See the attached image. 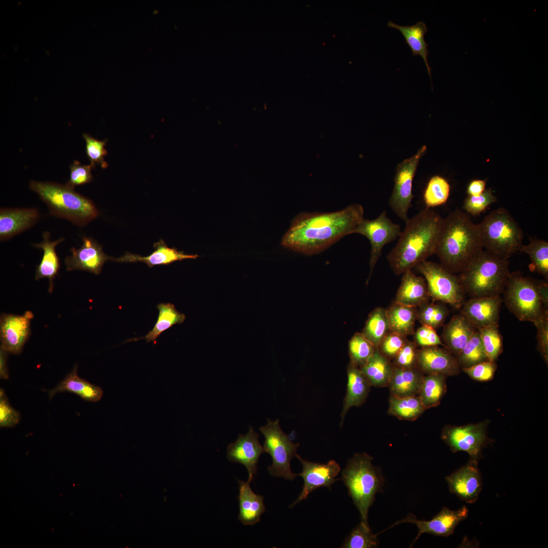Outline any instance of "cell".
<instances>
[{
	"mask_svg": "<svg viewBox=\"0 0 548 548\" xmlns=\"http://www.w3.org/2000/svg\"><path fill=\"white\" fill-rule=\"evenodd\" d=\"M251 481L239 480L238 496V520L244 525H254L260 521L265 511L264 496L254 492L250 487Z\"/></svg>",
	"mask_w": 548,
	"mask_h": 548,
	"instance_id": "obj_26",
	"label": "cell"
},
{
	"mask_svg": "<svg viewBox=\"0 0 548 548\" xmlns=\"http://www.w3.org/2000/svg\"><path fill=\"white\" fill-rule=\"evenodd\" d=\"M496 366L494 362L487 360L470 367L462 368V369L472 379L487 381L493 377Z\"/></svg>",
	"mask_w": 548,
	"mask_h": 548,
	"instance_id": "obj_52",
	"label": "cell"
},
{
	"mask_svg": "<svg viewBox=\"0 0 548 548\" xmlns=\"http://www.w3.org/2000/svg\"><path fill=\"white\" fill-rule=\"evenodd\" d=\"M157 307L159 315L157 321L153 329L145 336L135 338L129 340H138L145 339L147 342L152 341L156 344V339L164 331L176 324L183 323L185 319V315L178 312L175 305L170 303H160Z\"/></svg>",
	"mask_w": 548,
	"mask_h": 548,
	"instance_id": "obj_34",
	"label": "cell"
},
{
	"mask_svg": "<svg viewBox=\"0 0 548 548\" xmlns=\"http://www.w3.org/2000/svg\"><path fill=\"white\" fill-rule=\"evenodd\" d=\"M488 360L494 362L502 350V337L498 324L477 329Z\"/></svg>",
	"mask_w": 548,
	"mask_h": 548,
	"instance_id": "obj_44",
	"label": "cell"
},
{
	"mask_svg": "<svg viewBox=\"0 0 548 548\" xmlns=\"http://www.w3.org/2000/svg\"><path fill=\"white\" fill-rule=\"evenodd\" d=\"M486 182L482 180H475L469 184L467 192L469 196H476L485 190Z\"/></svg>",
	"mask_w": 548,
	"mask_h": 548,
	"instance_id": "obj_54",
	"label": "cell"
},
{
	"mask_svg": "<svg viewBox=\"0 0 548 548\" xmlns=\"http://www.w3.org/2000/svg\"><path fill=\"white\" fill-rule=\"evenodd\" d=\"M476 330L462 314H456L444 326L441 340L447 350L456 357Z\"/></svg>",
	"mask_w": 548,
	"mask_h": 548,
	"instance_id": "obj_24",
	"label": "cell"
},
{
	"mask_svg": "<svg viewBox=\"0 0 548 548\" xmlns=\"http://www.w3.org/2000/svg\"><path fill=\"white\" fill-rule=\"evenodd\" d=\"M425 410L418 395L403 397L390 396L388 414L400 420L415 421Z\"/></svg>",
	"mask_w": 548,
	"mask_h": 548,
	"instance_id": "obj_35",
	"label": "cell"
},
{
	"mask_svg": "<svg viewBox=\"0 0 548 548\" xmlns=\"http://www.w3.org/2000/svg\"><path fill=\"white\" fill-rule=\"evenodd\" d=\"M503 292L506 306L520 321L534 323L548 312L542 301L539 283L519 272L510 273Z\"/></svg>",
	"mask_w": 548,
	"mask_h": 548,
	"instance_id": "obj_8",
	"label": "cell"
},
{
	"mask_svg": "<svg viewBox=\"0 0 548 548\" xmlns=\"http://www.w3.org/2000/svg\"><path fill=\"white\" fill-rule=\"evenodd\" d=\"M418 307L394 301L386 309L390 331L404 336L414 334Z\"/></svg>",
	"mask_w": 548,
	"mask_h": 548,
	"instance_id": "obj_32",
	"label": "cell"
},
{
	"mask_svg": "<svg viewBox=\"0 0 548 548\" xmlns=\"http://www.w3.org/2000/svg\"><path fill=\"white\" fill-rule=\"evenodd\" d=\"M388 26L398 30L402 33L406 44L412 51L413 56H421L431 77V70L427 59L429 53L427 49L428 45L424 39L425 34L427 31L426 24L423 21H419L413 25L402 26L392 21H389Z\"/></svg>",
	"mask_w": 548,
	"mask_h": 548,
	"instance_id": "obj_33",
	"label": "cell"
},
{
	"mask_svg": "<svg viewBox=\"0 0 548 548\" xmlns=\"http://www.w3.org/2000/svg\"><path fill=\"white\" fill-rule=\"evenodd\" d=\"M50 236L49 232L45 231L43 234V241L39 244H32V246L43 251L42 258L36 268L35 279L39 280L44 278H48L49 280L48 291L51 293L53 288V280L60 268L59 259L55 248L64 238L62 237L52 242L50 239Z\"/></svg>",
	"mask_w": 548,
	"mask_h": 548,
	"instance_id": "obj_29",
	"label": "cell"
},
{
	"mask_svg": "<svg viewBox=\"0 0 548 548\" xmlns=\"http://www.w3.org/2000/svg\"><path fill=\"white\" fill-rule=\"evenodd\" d=\"M259 435L250 426L246 434H240L236 440L230 443L227 449V458L233 463L245 466L248 480L252 481L257 474V466L261 454L264 452L259 441Z\"/></svg>",
	"mask_w": 548,
	"mask_h": 548,
	"instance_id": "obj_18",
	"label": "cell"
},
{
	"mask_svg": "<svg viewBox=\"0 0 548 548\" xmlns=\"http://www.w3.org/2000/svg\"><path fill=\"white\" fill-rule=\"evenodd\" d=\"M296 457L302 466V470L298 476L303 478L304 484L301 492L290 505L291 507L305 500L311 492L318 488L326 487L330 489L332 485L339 480L336 477L340 471L339 464L333 460L322 464L304 460L298 455Z\"/></svg>",
	"mask_w": 548,
	"mask_h": 548,
	"instance_id": "obj_15",
	"label": "cell"
},
{
	"mask_svg": "<svg viewBox=\"0 0 548 548\" xmlns=\"http://www.w3.org/2000/svg\"><path fill=\"white\" fill-rule=\"evenodd\" d=\"M441 438L453 452H465L469 460L476 462L487 440L485 426L481 424L447 426L442 431Z\"/></svg>",
	"mask_w": 548,
	"mask_h": 548,
	"instance_id": "obj_13",
	"label": "cell"
},
{
	"mask_svg": "<svg viewBox=\"0 0 548 548\" xmlns=\"http://www.w3.org/2000/svg\"><path fill=\"white\" fill-rule=\"evenodd\" d=\"M520 251L530 257L534 270L548 279V243L539 239L531 238L529 243L522 245Z\"/></svg>",
	"mask_w": 548,
	"mask_h": 548,
	"instance_id": "obj_38",
	"label": "cell"
},
{
	"mask_svg": "<svg viewBox=\"0 0 548 548\" xmlns=\"http://www.w3.org/2000/svg\"><path fill=\"white\" fill-rule=\"evenodd\" d=\"M39 217L36 209L1 208V241L7 240L31 227Z\"/></svg>",
	"mask_w": 548,
	"mask_h": 548,
	"instance_id": "obj_22",
	"label": "cell"
},
{
	"mask_svg": "<svg viewBox=\"0 0 548 548\" xmlns=\"http://www.w3.org/2000/svg\"><path fill=\"white\" fill-rule=\"evenodd\" d=\"M539 290L541 297L544 307L548 306V286L546 283H539Z\"/></svg>",
	"mask_w": 548,
	"mask_h": 548,
	"instance_id": "obj_56",
	"label": "cell"
},
{
	"mask_svg": "<svg viewBox=\"0 0 548 548\" xmlns=\"http://www.w3.org/2000/svg\"><path fill=\"white\" fill-rule=\"evenodd\" d=\"M259 430L265 438L263 446L264 452L269 454L272 460L271 465L267 467L269 473L272 476L293 481L298 474L291 470L290 463L297 455L299 443L293 442L284 433L279 419L270 421L267 419V423Z\"/></svg>",
	"mask_w": 548,
	"mask_h": 548,
	"instance_id": "obj_9",
	"label": "cell"
},
{
	"mask_svg": "<svg viewBox=\"0 0 548 548\" xmlns=\"http://www.w3.org/2000/svg\"><path fill=\"white\" fill-rule=\"evenodd\" d=\"M70 168V179L66 184L68 186L74 188L76 186L87 184L92 181L93 177L91 170L93 168L90 164L82 165L79 161L74 160Z\"/></svg>",
	"mask_w": 548,
	"mask_h": 548,
	"instance_id": "obj_50",
	"label": "cell"
},
{
	"mask_svg": "<svg viewBox=\"0 0 548 548\" xmlns=\"http://www.w3.org/2000/svg\"><path fill=\"white\" fill-rule=\"evenodd\" d=\"M406 337L390 331L380 343L378 349L387 358L393 359L403 347Z\"/></svg>",
	"mask_w": 548,
	"mask_h": 548,
	"instance_id": "obj_48",
	"label": "cell"
},
{
	"mask_svg": "<svg viewBox=\"0 0 548 548\" xmlns=\"http://www.w3.org/2000/svg\"><path fill=\"white\" fill-rule=\"evenodd\" d=\"M477 225L483 248L487 251L505 259L520 251L523 231L505 208L493 210Z\"/></svg>",
	"mask_w": 548,
	"mask_h": 548,
	"instance_id": "obj_7",
	"label": "cell"
},
{
	"mask_svg": "<svg viewBox=\"0 0 548 548\" xmlns=\"http://www.w3.org/2000/svg\"><path fill=\"white\" fill-rule=\"evenodd\" d=\"M418 350L416 344L407 339L394 358L393 366L400 368H418Z\"/></svg>",
	"mask_w": 548,
	"mask_h": 548,
	"instance_id": "obj_47",
	"label": "cell"
},
{
	"mask_svg": "<svg viewBox=\"0 0 548 548\" xmlns=\"http://www.w3.org/2000/svg\"><path fill=\"white\" fill-rule=\"evenodd\" d=\"M376 349L362 333H356L349 341L350 362L360 368L367 362Z\"/></svg>",
	"mask_w": 548,
	"mask_h": 548,
	"instance_id": "obj_42",
	"label": "cell"
},
{
	"mask_svg": "<svg viewBox=\"0 0 548 548\" xmlns=\"http://www.w3.org/2000/svg\"><path fill=\"white\" fill-rule=\"evenodd\" d=\"M508 259L483 250L458 276L471 298L499 295L510 275Z\"/></svg>",
	"mask_w": 548,
	"mask_h": 548,
	"instance_id": "obj_6",
	"label": "cell"
},
{
	"mask_svg": "<svg viewBox=\"0 0 548 548\" xmlns=\"http://www.w3.org/2000/svg\"><path fill=\"white\" fill-rule=\"evenodd\" d=\"M496 200L497 197L493 194L492 190L488 189L478 195H468L464 200L463 209L468 215L476 216Z\"/></svg>",
	"mask_w": 548,
	"mask_h": 548,
	"instance_id": "obj_46",
	"label": "cell"
},
{
	"mask_svg": "<svg viewBox=\"0 0 548 548\" xmlns=\"http://www.w3.org/2000/svg\"><path fill=\"white\" fill-rule=\"evenodd\" d=\"M442 220L427 208L408 219L396 245L387 256L395 274L412 270L435 253Z\"/></svg>",
	"mask_w": 548,
	"mask_h": 548,
	"instance_id": "obj_2",
	"label": "cell"
},
{
	"mask_svg": "<svg viewBox=\"0 0 548 548\" xmlns=\"http://www.w3.org/2000/svg\"><path fill=\"white\" fill-rule=\"evenodd\" d=\"M372 460L366 453L355 454L342 470L341 477L360 513L361 522L368 526L369 507L384 483L381 469L372 464Z\"/></svg>",
	"mask_w": 548,
	"mask_h": 548,
	"instance_id": "obj_5",
	"label": "cell"
},
{
	"mask_svg": "<svg viewBox=\"0 0 548 548\" xmlns=\"http://www.w3.org/2000/svg\"><path fill=\"white\" fill-rule=\"evenodd\" d=\"M537 330V345L545 360L548 358V312L534 323Z\"/></svg>",
	"mask_w": 548,
	"mask_h": 548,
	"instance_id": "obj_53",
	"label": "cell"
},
{
	"mask_svg": "<svg viewBox=\"0 0 548 548\" xmlns=\"http://www.w3.org/2000/svg\"><path fill=\"white\" fill-rule=\"evenodd\" d=\"M20 420V414L10 404L5 391L0 390V426L13 427L18 424Z\"/></svg>",
	"mask_w": 548,
	"mask_h": 548,
	"instance_id": "obj_49",
	"label": "cell"
},
{
	"mask_svg": "<svg viewBox=\"0 0 548 548\" xmlns=\"http://www.w3.org/2000/svg\"><path fill=\"white\" fill-rule=\"evenodd\" d=\"M30 189L47 204L51 215L83 227L99 215L91 200L66 184L31 181Z\"/></svg>",
	"mask_w": 548,
	"mask_h": 548,
	"instance_id": "obj_4",
	"label": "cell"
},
{
	"mask_svg": "<svg viewBox=\"0 0 548 548\" xmlns=\"http://www.w3.org/2000/svg\"><path fill=\"white\" fill-rule=\"evenodd\" d=\"M414 269L425 279L430 298L433 301H440L457 309L462 306L465 293L458 276L441 264L427 260Z\"/></svg>",
	"mask_w": 548,
	"mask_h": 548,
	"instance_id": "obj_10",
	"label": "cell"
},
{
	"mask_svg": "<svg viewBox=\"0 0 548 548\" xmlns=\"http://www.w3.org/2000/svg\"><path fill=\"white\" fill-rule=\"evenodd\" d=\"M363 216V208L357 203L337 212L301 213L292 221L281 245L304 254H317L353 233Z\"/></svg>",
	"mask_w": 548,
	"mask_h": 548,
	"instance_id": "obj_1",
	"label": "cell"
},
{
	"mask_svg": "<svg viewBox=\"0 0 548 548\" xmlns=\"http://www.w3.org/2000/svg\"><path fill=\"white\" fill-rule=\"evenodd\" d=\"M414 335V342L421 348L443 345L435 329L428 325H422L415 331Z\"/></svg>",
	"mask_w": 548,
	"mask_h": 548,
	"instance_id": "obj_51",
	"label": "cell"
},
{
	"mask_svg": "<svg viewBox=\"0 0 548 548\" xmlns=\"http://www.w3.org/2000/svg\"><path fill=\"white\" fill-rule=\"evenodd\" d=\"M418 366L424 374L454 375L460 371L456 357L447 350L433 346L418 350Z\"/></svg>",
	"mask_w": 548,
	"mask_h": 548,
	"instance_id": "obj_21",
	"label": "cell"
},
{
	"mask_svg": "<svg viewBox=\"0 0 548 548\" xmlns=\"http://www.w3.org/2000/svg\"><path fill=\"white\" fill-rule=\"evenodd\" d=\"M389 331L386 309L378 307L369 314L362 333L378 348Z\"/></svg>",
	"mask_w": 548,
	"mask_h": 548,
	"instance_id": "obj_37",
	"label": "cell"
},
{
	"mask_svg": "<svg viewBox=\"0 0 548 548\" xmlns=\"http://www.w3.org/2000/svg\"><path fill=\"white\" fill-rule=\"evenodd\" d=\"M501 302L500 295L470 298L462 304L461 314L477 330L497 325Z\"/></svg>",
	"mask_w": 548,
	"mask_h": 548,
	"instance_id": "obj_20",
	"label": "cell"
},
{
	"mask_svg": "<svg viewBox=\"0 0 548 548\" xmlns=\"http://www.w3.org/2000/svg\"><path fill=\"white\" fill-rule=\"evenodd\" d=\"M450 192V184L444 178L439 176L432 177L428 181L423 194L426 208H433L445 203Z\"/></svg>",
	"mask_w": 548,
	"mask_h": 548,
	"instance_id": "obj_39",
	"label": "cell"
},
{
	"mask_svg": "<svg viewBox=\"0 0 548 548\" xmlns=\"http://www.w3.org/2000/svg\"><path fill=\"white\" fill-rule=\"evenodd\" d=\"M450 492L467 503L475 502L482 489L481 473L478 462L468 463L446 477Z\"/></svg>",
	"mask_w": 548,
	"mask_h": 548,
	"instance_id": "obj_17",
	"label": "cell"
},
{
	"mask_svg": "<svg viewBox=\"0 0 548 548\" xmlns=\"http://www.w3.org/2000/svg\"><path fill=\"white\" fill-rule=\"evenodd\" d=\"M402 275L394 301L416 307L429 302L430 297L424 278L416 275L412 270Z\"/></svg>",
	"mask_w": 548,
	"mask_h": 548,
	"instance_id": "obj_23",
	"label": "cell"
},
{
	"mask_svg": "<svg viewBox=\"0 0 548 548\" xmlns=\"http://www.w3.org/2000/svg\"><path fill=\"white\" fill-rule=\"evenodd\" d=\"M8 353L4 349L0 348V378L1 380H7L9 379L7 364Z\"/></svg>",
	"mask_w": 548,
	"mask_h": 548,
	"instance_id": "obj_55",
	"label": "cell"
},
{
	"mask_svg": "<svg viewBox=\"0 0 548 548\" xmlns=\"http://www.w3.org/2000/svg\"><path fill=\"white\" fill-rule=\"evenodd\" d=\"M418 308V320L435 329L442 325L449 313L447 306L439 303L428 302Z\"/></svg>",
	"mask_w": 548,
	"mask_h": 548,
	"instance_id": "obj_43",
	"label": "cell"
},
{
	"mask_svg": "<svg viewBox=\"0 0 548 548\" xmlns=\"http://www.w3.org/2000/svg\"><path fill=\"white\" fill-rule=\"evenodd\" d=\"M347 389L340 415V427L348 410L353 406H360L366 400L371 385L360 368L351 362L347 368Z\"/></svg>",
	"mask_w": 548,
	"mask_h": 548,
	"instance_id": "obj_25",
	"label": "cell"
},
{
	"mask_svg": "<svg viewBox=\"0 0 548 548\" xmlns=\"http://www.w3.org/2000/svg\"><path fill=\"white\" fill-rule=\"evenodd\" d=\"M426 146L421 147L413 156L398 164L394 177V186L389 199L393 211L405 222L408 220L407 212L414 197L413 181L418 163L425 153Z\"/></svg>",
	"mask_w": 548,
	"mask_h": 548,
	"instance_id": "obj_11",
	"label": "cell"
},
{
	"mask_svg": "<svg viewBox=\"0 0 548 548\" xmlns=\"http://www.w3.org/2000/svg\"><path fill=\"white\" fill-rule=\"evenodd\" d=\"M483 250L477 225L465 211L457 209L443 219L434 254L447 269L461 272Z\"/></svg>",
	"mask_w": 548,
	"mask_h": 548,
	"instance_id": "obj_3",
	"label": "cell"
},
{
	"mask_svg": "<svg viewBox=\"0 0 548 548\" xmlns=\"http://www.w3.org/2000/svg\"><path fill=\"white\" fill-rule=\"evenodd\" d=\"M83 138L86 143L85 151L89 159L90 164L93 168L97 164H99L102 168H107L108 164L105 160V156L108 154V152L105 147L108 140L100 141L86 133L83 134Z\"/></svg>",
	"mask_w": 548,
	"mask_h": 548,
	"instance_id": "obj_45",
	"label": "cell"
},
{
	"mask_svg": "<svg viewBox=\"0 0 548 548\" xmlns=\"http://www.w3.org/2000/svg\"><path fill=\"white\" fill-rule=\"evenodd\" d=\"M82 241V246L78 249L72 248V256L65 258L66 270H85L98 275L105 262L113 260L114 258L106 255L101 246L93 238L84 236Z\"/></svg>",
	"mask_w": 548,
	"mask_h": 548,
	"instance_id": "obj_19",
	"label": "cell"
},
{
	"mask_svg": "<svg viewBox=\"0 0 548 548\" xmlns=\"http://www.w3.org/2000/svg\"><path fill=\"white\" fill-rule=\"evenodd\" d=\"M359 368L371 386L382 388L388 387L394 366L391 360L377 348L367 362Z\"/></svg>",
	"mask_w": 548,
	"mask_h": 548,
	"instance_id": "obj_31",
	"label": "cell"
},
{
	"mask_svg": "<svg viewBox=\"0 0 548 548\" xmlns=\"http://www.w3.org/2000/svg\"><path fill=\"white\" fill-rule=\"evenodd\" d=\"M446 377L435 374L424 375L418 396L426 409L440 403L446 392Z\"/></svg>",
	"mask_w": 548,
	"mask_h": 548,
	"instance_id": "obj_36",
	"label": "cell"
},
{
	"mask_svg": "<svg viewBox=\"0 0 548 548\" xmlns=\"http://www.w3.org/2000/svg\"><path fill=\"white\" fill-rule=\"evenodd\" d=\"M64 392L75 394L82 399L91 402L99 401L103 395V390L100 387L78 375L77 365L57 386L47 391L50 399L58 393Z\"/></svg>",
	"mask_w": 548,
	"mask_h": 548,
	"instance_id": "obj_28",
	"label": "cell"
},
{
	"mask_svg": "<svg viewBox=\"0 0 548 548\" xmlns=\"http://www.w3.org/2000/svg\"><path fill=\"white\" fill-rule=\"evenodd\" d=\"M468 511L469 510L466 506H463L457 510H452L444 507L436 516L429 521L418 520L415 515L409 513L404 519L396 522L380 533L401 523L414 524L417 527L418 532L412 544L413 546L420 536L424 533L444 537L452 535L459 524L466 519Z\"/></svg>",
	"mask_w": 548,
	"mask_h": 548,
	"instance_id": "obj_14",
	"label": "cell"
},
{
	"mask_svg": "<svg viewBox=\"0 0 548 548\" xmlns=\"http://www.w3.org/2000/svg\"><path fill=\"white\" fill-rule=\"evenodd\" d=\"M353 233L364 235L370 242V271L366 281V284H368L384 246L395 241L401 234L400 226L393 222L387 217V212L384 211L373 220L364 218L356 227Z\"/></svg>",
	"mask_w": 548,
	"mask_h": 548,
	"instance_id": "obj_12",
	"label": "cell"
},
{
	"mask_svg": "<svg viewBox=\"0 0 548 548\" xmlns=\"http://www.w3.org/2000/svg\"><path fill=\"white\" fill-rule=\"evenodd\" d=\"M33 315L26 311L22 315L3 314L0 319L1 348L9 353L20 354L30 334Z\"/></svg>",
	"mask_w": 548,
	"mask_h": 548,
	"instance_id": "obj_16",
	"label": "cell"
},
{
	"mask_svg": "<svg viewBox=\"0 0 548 548\" xmlns=\"http://www.w3.org/2000/svg\"><path fill=\"white\" fill-rule=\"evenodd\" d=\"M154 247L155 250L147 256L143 257L127 252L120 257L114 258L113 261L119 262H142L146 263L149 267H152L155 265H168L174 262L186 259H196L198 256L197 255L186 254L175 248H169L162 239L155 243Z\"/></svg>",
	"mask_w": 548,
	"mask_h": 548,
	"instance_id": "obj_27",
	"label": "cell"
},
{
	"mask_svg": "<svg viewBox=\"0 0 548 548\" xmlns=\"http://www.w3.org/2000/svg\"><path fill=\"white\" fill-rule=\"evenodd\" d=\"M378 534H373L369 526L360 522L346 537L341 547L372 548L378 546L380 541Z\"/></svg>",
	"mask_w": 548,
	"mask_h": 548,
	"instance_id": "obj_41",
	"label": "cell"
},
{
	"mask_svg": "<svg viewBox=\"0 0 548 548\" xmlns=\"http://www.w3.org/2000/svg\"><path fill=\"white\" fill-rule=\"evenodd\" d=\"M424 375L418 367L400 368L394 367L388 386L390 395L399 397L418 395Z\"/></svg>",
	"mask_w": 548,
	"mask_h": 548,
	"instance_id": "obj_30",
	"label": "cell"
},
{
	"mask_svg": "<svg viewBox=\"0 0 548 548\" xmlns=\"http://www.w3.org/2000/svg\"><path fill=\"white\" fill-rule=\"evenodd\" d=\"M459 365L468 367L488 360L477 330L456 357Z\"/></svg>",
	"mask_w": 548,
	"mask_h": 548,
	"instance_id": "obj_40",
	"label": "cell"
}]
</instances>
